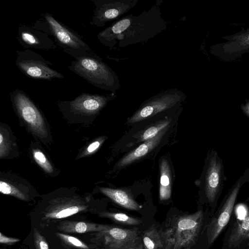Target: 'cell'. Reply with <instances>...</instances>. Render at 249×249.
I'll return each mask as SVG.
<instances>
[{
	"instance_id": "44dd1931",
	"label": "cell",
	"mask_w": 249,
	"mask_h": 249,
	"mask_svg": "<svg viewBox=\"0 0 249 249\" xmlns=\"http://www.w3.org/2000/svg\"><path fill=\"white\" fill-rule=\"evenodd\" d=\"M142 244L144 249L163 248V242L159 231L154 225H152L143 232Z\"/></svg>"
},
{
	"instance_id": "7c38bea8",
	"label": "cell",
	"mask_w": 249,
	"mask_h": 249,
	"mask_svg": "<svg viewBox=\"0 0 249 249\" xmlns=\"http://www.w3.org/2000/svg\"><path fill=\"white\" fill-rule=\"evenodd\" d=\"M88 205L78 198L55 199L45 209L42 219H58L68 217L87 210Z\"/></svg>"
},
{
	"instance_id": "603a6c76",
	"label": "cell",
	"mask_w": 249,
	"mask_h": 249,
	"mask_svg": "<svg viewBox=\"0 0 249 249\" xmlns=\"http://www.w3.org/2000/svg\"><path fill=\"white\" fill-rule=\"evenodd\" d=\"M171 120H164L156 125L146 129L141 137L142 141H146L156 136L161 130L167 127Z\"/></svg>"
},
{
	"instance_id": "ffe728a7",
	"label": "cell",
	"mask_w": 249,
	"mask_h": 249,
	"mask_svg": "<svg viewBox=\"0 0 249 249\" xmlns=\"http://www.w3.org/2000/svg\"><path fill=\"white\" fill-rule=\"evenodd\" d=\"M249 235V213L241 221L235 223L229 237L230 247H236L245 240Z\"/></svg>"
},
{
	"instance_id": "4dcf8cb0",
	"label": "cell",
	"mask_w": 249,
	"mask_h": 249,
	"mask_svg": "<svg viewBox=\"0 0 249 249\" xmlns=\"http://www.w3.org/2000/svg\"><path fill=\"white\" fill-rule=\"evenodd\" d=\"M143 244H142L140 239L135 244L125 249H143Z\"/></svg>"
},
{
	"instance_id": "8fae6325",
	"label": "cell",
	"mask_w": 249,
	"mask_h": 249,
	"mask_svg": "<svg viewBox=\"0 0 249 249\" xmlns=\"http://www.w3.org/2000/svg\"><path fill=\"white\" fill-rule=\"evenodd\" d=\"M115 97L116 94L113 93L101 95L83 93L73 101L63 102L62 104L67 106L72 112L91 115L98 112Z\"/></svg>"
},
{
	"instance_id": "f1b7e54d",
	"label": "cell",
	"mask_w": 249,
	"mask_h": 249,
	"mask_svg": "<svg viewBox=\"0 0 249 249\" xmlns=\"http://www.w3.org/2000/svg\"><path fill=\"white\" fill-rule=\"evenodd\" d=\"M101 142L99 141H95L90 144L87 148V151L88 153L90 154L94 152L100 146Z\"/></svg>"
},
{
	"instance_id": "7a4b0ae2",
	"label": "cell",
	"mask_w": 249,
	"mask_h": 249,
	"mask_svg": "<svg viewBox=\"0 0 249 249\" xmlns=\"http://www.w3.org/2000/svg\"><path fill=\"white\" fill-rule=\"evenodd\" d=\"M69 54L75 60L71 62L69 69L88 83L113 94L120 89V80L116 73L92 51Z\"/></svg>"
},
{
	"instance_id": "9c48e42d",
	"label": "cell",
	"mask_w": 249,
	"mask_h": 249,
	"mask_svg": "<svg viewBox=\"0 0 249 249\" xmlns=\"http://www.w3.org/2000/svg\"><path fill=\"white\" fill-rule=\"evenodd\" d=\"M43 17L54 36L55 41L67 53L90 52V47L73 31L56 20L51 14L46 13Z\"/></svg>"
},
{
	"instance_id": "cb8c5ba5",
	"label": "cell",
	"mask_w": 249,
	"mask_h": 249,
	"mask_svg": "<svg viewBox=\"0 0 249 249\" xmlns=\"http://www.w3.org/2000/svg\"><path fill=\"white\" fill-rule=\"evenodd\" d=\"M0 191L3 194L12 195L23 200L27 199L26 196L17 187L1 180L0 182Z\"/></svg>"
},
{
	"instance_id": "ac0fdd59",
	"label": "cell",
	"mask_w": 249,
	"mask_h": 249,
	"mask_svg": "<svg viewBox=\"0 0 249 249\" xmlns=\"http://www.w3.org/2000/svg\"><path fill=\"white\" fill-rule=\"evenodd\" d=\"M100 191L119 205L130 210L138 211L142 206L126 192L121 189L100 188Z\"/></svg>"
},
{
	"instance_id": "277c9868",
	"label": "cell",
	"mask_w": 249,
	"mask_h": 249,
	"mask_svg": "<svg viewBox=\"0 0 249 249\" xmlns=\"http://www.w3.org/2000/svg\"><path fill=\"white\" fill-rule=\"evenodd\" d=\"M186 96L178 89L163 90L144 102L138 110L128 120L135 123L159 113L178 107L185 100Z\"/></svg>"
},
{
	"instance_id": "3957f363",
	"label": "cell",
	"mask_w": 249,
	"mask_h": 249,
	"mask_svg": "<svg viewBox=\"0 0 249 249\" xmlns=\"http://www.w3.org/2000/svg\"><path fill=\"white\" fill-rule=\"evenodd\" d=\"M203 219L201 210L173 217L162 233L165 249H191L197 240Z\"/></svg>"
},
{
	"instance_id": "2e32d148",
	"label": "cell",
	"mask_w": 249,
	"mask_h": 249,
	"mask_svg": "<svg viewBox=\"0 0 249 249\" xmlns=\"http://www.w3.org/2000/svg\"><path fill=\"white\" fill-rule=\"evenodd\" d=\"M166 130L167 127L161 130L155 137L146 141L141 144L122 159L118 165L121 167L124 166L145 156L159 143Z\"/></svg>"
},
{
	"instance_id": "4316f807",
	"label": "cell",
	"mask_w": 249,
	"mask_h": 249,
	"mask_svg": "<svg viewBox=\"0 0 249 249\" xmlns=\"http://www.w3.org/2000/svg\"><path fill=\"white\" fill-rule=\"evenodd\" d=\"M33 237L36 249H49L46 239L36 228L34 229Z\"/></svg>"
},
{
	"instance_id": "30bf717a",
	"label": "cell",
	"mask_w": 249,
	"mask_h": 249,
	"mask_svg": "<svg viewBox=\"0 0 249 249\" xmlns=\"http://www.w3.org/2000/svg\"><path fill=\"white\" fill-rule=\"evenodd\" d=\"M240 186L241 181L239 180L235 184L222 206L208 225L206 236L209 245L215 241L229 222Z\"/></svg>"
},
{
	"instance_id": "7402d4cb",
	"label": "cell",
	"mask_w": 249,
	"mask_h": 249,
	"mask_svg": "<svg viewBox=\"0 0 249 249\" xmlns=\"http://www.w3.org/2000/svg\"><path fill=\"white\" fill-rule=\"evenodd\" d=\"M100 216L110 219L115 223L123 225H138L142 223V221L139 219L121 213L103 212L100 213Z\"/></svg>"
},
{
	"instance_id": "5bb4252c",
	"label": "cell",
	"mask_w": 249,
	"mask_h": 249,
	"mask_svg": "<svg viewBox=\"0 0 249 249\" xmlns=\"http://www.w3.org/2000/svg\"><path fill=\"white\" fill-rule=\"evenodd\" d=\"M100 232L105 236L108 249H125L141 239L137 228L125 229L110 226Z\"/></svg>"
},
{
	"instance_id": "ba28073f",
	"label": "cell",
	"mask_w": 249,
	"mask_h": 249,
	"mask_svg": "<svg viewBox=\"0 0 249 249\" xmlns=\"http://www.w3.org/2000/svg\"><path fill=\"white\" fill-rule=\"evenodd\" d=\"M93 2L96 8L90 24L103 27L134 7L138 0H94Z\"/></svg>"
},
{
	"instance_id": "52a82bcc",
	"label": "cell",
	"mask_w": 249,
	"mask_h": 249,
	"mask_svg": "<svg viewBox=\"0 0 249 249\" xmlns=\"http://www.w3.org/2000/svg\"><path fill=\"white\" fill-rule=\"evenodd\" d=\"M11 101L22 119L41 137L47 135L43 117L28 95L16 89L10 93Z\"/></svg>"
},
{
	"instance_id": "83f0119b",
	"label": "cell",
	"mask_w": 249,
	"mask_h": 249,
	"mask_svg": "<svg viewBox=\"0 0 249 249\" xmlns=\"http://www.w3.org/2000/svg\"><path fill=\"white\" fill-rule=\"evenodd\" d=\"M19 241L20 240L18 238L7 237L3 235L2 232L0 233V243L1 244L11 245Z\"/></svg>"
},
{
	"instance_id": "d4e9b609",
	"label": "cell",
	"mask_w": 249,
	"mask_h": 249,
	"mask_svg": "<svg viewBox=\"0 0 249 249\" xmlns=\"http://www.w3.org/2000/svg\"><path fill=\"white\" fill-rule=\"evenodd\" d=\"M55 234L67 245L81 249H89V247L79 239L63 233L56 232Z\"/></svg>"
},
{
	"instance_id": "d6986e66",
	"label": "cell",
	"mask_w": 249,
	"mask_h": 249,
	"mask_svg": "<svg viewBox=\"0 0 249 249\" xmlns=\"http://www.w3.org/2000/svg\"><path fill=\"white\" fill-rule=\"evenodd\" d=\"M160 199L164 201L169 199L171 195L170 168L165 159L160 162Z\"/></svg>"
},
{
	"instance_id": "9a60e30c",
	"label": "cell",
	"mask_w": 249,
	"mask_h": 249,
	"mask_svg": "<svg viewBox=\"0 0 249 249\" xmlns=\"http://www.w3.org/2000/svg\"><path fill=\"white\" fill-rule=\"evenodd\" d=\"M18 40L25 48L49 50L56 47L47 34L36 28L24 25L18 27Z\"/></svg>"
},
{
	"instance_id": "5b68a950",
	"label": "cell",
	"mask_w": 249,
	"mask_h": 249,
	"mask_svg": "<svg viewBox=\"0 0 249 249\" xmlns=\"http://www.w3.org/2000/svg\"><path fill=\"white\" fill-rule=\"evenodd\" d=\"M15 64L22 73L32 78L51 81L64 78L61 73L51 68V62L29 49L17 51Z\"/></svg>"
},
{
	"instance_id": "e0dca14e",
	"label": "cell",
	"mask_w": 249,
	"mask_h": 249,
	"mask_svg": "<svg viewBox=\"0 0 249 249\" xmlns=\"http://www.w3.org/2000/svg\"><path fill=\"white\" fill-rule=\"evenodd\" d=\"M110 226L83 221H64L58 226L59 231L67 233H84L91 231L101 232Z\"/></svg>"
},
{
	"instance_id": "484cf974",
	"label": "cell",
	"mask_w": 249,
	"mask_h": 249,
	"mask_svg": "<svg viewBox=\"0 0 249 249\" xmlns=\"http://www.w3.org/2000/svg\"><path fill=\"white\" fill-rule=\"evenodd\" d=\"M33 154L36 161L42 168L48 173L53 172V168L43 153L38 149H35Z\"/></svg>"
},
{
	"instance_id": "4fadbf2b",
	"label": "cell",
	"mask_w": 249,
	"mask_h": 249,
	"mask_svg": "<svg viewBox=\"0 0 249 249\" xmlns=\"http://www.w3.org/2000/svg\"><path fill=\"white\" fill-rule=\"evenodd\" d=\"M222 164L214 152L209 158L205 180L206 196L210 203L215 200L222 184Z\"/></svg>"
},
{
	"instance_id": "f546056e",
	"label": "cell",
	"mask_w": 249,
	"mask_h": 249,
	"mask_svg": "<svg viewBox=\"0 0 249 249\" xmlns=\"http://www.w3.org/2000/svg\"><path fill=\"white\" fill-rule=\"evenodd\" d=\"M241 108L243 112L249 118V100L245 104L241 105Z\"/></svg>"
},
{
	"instance_id": "d6a6232c",
	"label": "cell",
	"mask_w": 249,
	"mask_h": 249,
	"mask_svg": "<svg viewBox=\"0 0 249 249\" xmlns=\"http://www.w3.org/2000/svg\"><path fill=\"white\" fill-rule=\"evenodd\" d=\"M163 249V248H161V249Z\"/></svg>"
},
{
	"instance_id": "8992f818",
	"label": "cell",
	"mask_w": 249,
	"mask_h": 249,
	"mask_svg": "<svg viewBox=\"0 0 249 249\" xmlns=\"http://www.w3.org/2000/svg\"><path fill=\"white\" fill-rule=\"evenodd\" d=\"M222 38L226 41L214 44L210 48V53L220 60L231 61L249 53V27L242 28L239 32Z\"/></svg>"
},
{
	"instance_id": "6da1fadb",
	"label": "cell",
	"mask_w": 249,
	"mask_h": 249,
	"mask_svg": "<svg viewBox=\"0 0 249 249\" xmlns=\"http://www.w3.org/2000/svg\"><path fill=\"white\" fill-rule=\"evenodd\" d=\"M166 22L161 17L159 5L139 15L131 14L115 21L97 35L101 44L113 49L146 41L164 31Z\"/></svg>"
},
{
	"instance_id": "1f68e13d",
	"label": "cell",
	"mask_w": 249,
	"mask_h": 249,
	"mask_svg": "<svg viewBox=\"0 0 249 249\" xmlns=\"http://www.w3.org/2000/svg\"><path fill=\"white\" fill-rule=\"evenodd\" d=\"M238 217H239V216H240L241 213H242L245 216H247V215L245 214V213L246 214V211H245V208L244 207H240L238 208Z\"/></svg>"
}]
</instances>
